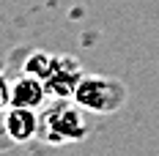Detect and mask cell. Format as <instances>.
I'll use <instances>...</instances> for the list:
<instances>
[{
    "label": "cell",
    "instance_id": "obj_1",
    "mask_svg": "<svg viewBox=\"0 0 159 156\" xmlns=\"http://www.w3.org/2000/svg\"><path fill=\"white\" fill-rule=\"evenodd\" d=\"M77 96H80V101H82L85 107H93V109L107 112V109H115L121 104L124 88L115 85V82H107V79H91V82H82V85H80Z\"/></svg>",
    "mask_w": 159,
    "mask_h": 156
},
{
    "label": "cell",
    "instance_id": "obj_2",
    "mask_svg": "<svg viewBox=\"0 0 159 156\" xmlns=\"http://www.w3.org/2000/svg\"><path fill=\"white\" fill-rule=\"evenodd\" d=\"M0 104H3V91H0Z\"/></svg>",
    "mask_w": 159,
    "mask_h": 156
}]
</instances>
